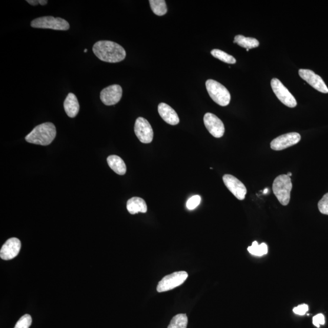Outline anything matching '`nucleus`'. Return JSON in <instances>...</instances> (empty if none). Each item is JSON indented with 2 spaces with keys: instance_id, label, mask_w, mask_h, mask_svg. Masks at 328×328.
<instances>
[{
  "instance_id": "25",
  "label": "nucleus",
  "mask_w": 328,
  "mask_h": 328,
  "mask_svg": "<svg viewBox=\"0 0 328 328\" xmlns=\"http://www.w3.org/2000/svg\"><path fill=\"white\" fill-rule=\"evenodd\" d=\"M318 208L322 214L328 215V193H326L318 203Z\"/></svg>"
},
{
  "instance_id": "13",
  "label": "nucleus",
  "mask_w": 328,
  "mask_h": 328,
  "mask_svg": "<svg viewBox=\"0 0 328 328\" xmlns=\"http://www.w3.org/2000/svg\"><path fill=\"white\" fill-rule=\"evenodd\" d=\"M300 76L315 89L323 93H328V88L323 80L319 75L310 70L301 69L298 72Z\"/></svg>"
},
{
  "instance_id": "2",
  "label": "nucleus",
  "mask_w": 328,
  "mask_h": 328,
  "mask_svg": "<svg viewBox=\"0 0 328 328\" xmlns=\"http://www.w3.org/2000/svg\"><path fill=\"white\" fill-rule=\"evenodd\" d=\"M57 131L54 125L46 122L39 125L26 136L28 142L47 146L51 144L56 136Z\"/></svg>"
},
{
  "instance_id": "10",
  "label": "nucleus",
  "mask_w": 328,
  "mask_h": 328,
  "mask_svg": "<svg viewBox=\"0 0 328 328\" xmlns=\"http://www.w3.org/2000/svg\"><path fill=\"white\" fill-rule=\"evenodd\" d=\"M122 96V88L119 85H113L101 91L100 97L103 104L107 106H114L120 100Z\"/></svg>"
},
{
  "instance_id": "28",
  "label": "nucleus",
  "mask_w": 328,
  "mask_h": 328,
  "mask_svg": "<svg viewBox=\"0 0 328 328\" xmlns=\"http://www.w3.org/2000/svg\"><path fill=\"white\" fill-rule=\"evenodd\" d=\"M308 311V306L306 304H300L293 309V312L295 314L299 316H304Z\"/></svg>"
},
{
  "instance_id": "11",
  "label": "nucleus",
  "mask_w": 328,
  "mask_h": 328,
  "mask_svg": "<svg viewBox=\"0 0 328 328\" xmlns=\"http://www.w3.org/2000/svg\"><path fill=\"white\" fill-rule=\"evenodd\" d=\"M204 123L206 129L213 137L220 138L224 135L225 128L221 120L211 113H206L204 117Z\"/></svg>"
},
{
  "instance_id": "19",
  "label": "nucleus",
  "mask_w": 328,
  "mask_h": 328,
  "mask_svg": "<svg viewBox=\"0 0 328 328\" xmlns=\"http://www.w3.org/2000/svg\"><path fill=\"white\" fill-rule=\"evenodd\" d=\"M235 44L247 49L257 48L260 45L259 42L254 38L245 37L243 35H238L234 38Z\"/></svg>"
},
{
  "instance_id": "17",
  "label": "nucleus",
  "mask_w": 328,
  "mask_h": 328,
  "mask_svg": "<svg viewBox=\"0 0 328 328\" xmlns=\"http://www.w3.org/2000/svg\"><path fill=\"white\" fill-rule=\"evenodd\" d=\"M127 208L128 211L132 215L136 214L139 212L146 213L147 211L146 201L139 197H133L127 201Z\"/></svg>"
},
{
  "instance_id": "8",
  "label": "nucleus",
  "mask_w": 328,
  "mask_h": 328,
  "mask_svg": "<svg viewBox=\"0 0 328 328\" xmlns=\"http://www.w3.org/2000/svg\"><path fill=\"white\" fill-rule=\"evenodd\" d=\"M134 132L141 142L150 144L152 142L154 135L152 127L144 117H140L136 119Z\"/></svg>"
},
{
  "instance_id": "9",
  "label": "nucleus",
  "mask_w": 328,
  "mask_h": 328,
  "mask_svg": "<svg viewBox=\"0 0 328 328\" xmlns=\"http://www.w3.org/2000/svg\"><path fill=\"white\" fill-rule=\"evenodd\" d=\"M301 136L299 133L292 132L283 134L272 141L271 148L275 151L283 150L296 145L300 142Z\"/></svg>"
},
{
  "instance_id": "18",
  "label": "nucleus",
  "mask_w": 328,
  "mask_h": 328,
  "mask_svg": "<svg viewBox=\"0 0 328 328\" xmlns=\"http://www.w3.org/2000/svg\"><path fill=\"white\" fill-rule=\"evenodd\" d=\"M108 166L113 171L119 175L126 173L127 167L122 158L117 155H111L108 157Z\"/></svg>"
},
{
  "instance_id": "3",
  "label": "nucleus",
  "mask_w": 328,
  "mask_h": 328,
  "mask_svg": "<svg viewBox=\"0 0 328 328\" xmlns=\"http://www.w3.org/2000/svg\"><path fill=\"white\" fill-rule=\"evenodd\" d=\"M293 189L291 177L287 175H281L275 179L272 185V190L275 196L283 206L290 203L291 192Z\"/></svg>"
},
{
  "instance_id": "6",
  "label": "nucleus",
  "mask_w": 328,
  "mask_h": 328,
  "mask_svg": "<svg viewBox=\"0 0 328 328\" xmlns=\"http://www.w3.org/2000/svg\"><path fill=\"white\" fill-rule=\"evenodd\" d=\"M188 278V274L185 271L174 272L166 275L159 282L157 286L158 293L169 291L181 285Z\"/></svg>"
},
{
  "instance_id": "5",
  "label": "nucleus",
  "mask_w": 328,
  "mask_h": 328,
  "mask_svg": "<svg viewBox=\"0 0 328 328\" xmlns=\"http://www.w3.org/2000/svg\"><path fill=\"white\" fill-rule=\"evenodd\" d=\"M31 26L34 28L50 29L57 31H67L70 27V24L65 19L52 16L35 18L31 22Z\"/></svg>"
},
{
  "instance_id": "32",
  "label": "nucleus",
  "mask_w": 328,
  "mask_h": 328,
  "mask_svg": "<svg viewBox=\"0 0 328 328\" xmlns=\"http://www.w3.org/2000/svg\"><path fill=\"white\" fill-rule=\"evenodd\" d=\"M286 175H287L288 176H290V177H291V176H292V175H292V173H291V172H289V173H288L286 174Z\"/></svg>"
},
{
  "instance_id": "4",
  "label": "nucleus",
  "mask_w": 328,
  "mask_h": 328,
  "mask_svg": "<svg viewBox=\"0 0 328 328\" xmlns=\"http://www.w3.org/2000/svg\"><path fill=\"white\" fill-rule=\"evenodd\" d=\"M206 86L209 96L215 102L222 107L228 106L231 101V96L227 88L219 82L212 79L207 80Z\"/></svg>"
},
{
  "instance_id": "24",
  "label": "nucleus",
  "mask_w": 328,
  "mask_h": 328,
  "mask_svg": "<svg viewBox=\"0 0 328 328\" xmlns=\"http://www.w3.org/2000/svg\"><path fill=\"white\" fill-rule=\"evenodd\" d=\"M32 321L30 315L25 314L17 321L14 328H29L31 325Z\"/></svg>"
},
{
  "instance_id": "16",
  "label": "nucleus",
  "mask_w": 328,
  "mask_h": 328,
  "mask_svg": "<svg viewBox=\"0 0 328 328\" xmlns=\"http://www.w3.org/2000/svg\"><path fill=\"white\" fill-rule=\"evenodd\" d=\"M64 109L68 116L71 118L76 116L79 112V103L74 94H68L64 101Z\"/></svg>"
},
{
  "instance_id": "23",
  "label": "nucleus",
  "mask_w": 328,
  "mask_h": 328,
  "mask_svg": "<svg viewBox=\"0 0 328 328\" xmlns=\"http://www.w3.org/2000/svg\"><path fill=\"white\" fill-rule=\"evenodd\" d=\"M211 54L213 57L219 59V60L229 64H235L236 61H237L232 55H229L224 51L219 50V49H213L211 51Z\"/></svg>"
},
{
  "instance_id": "22",
  "label": "nucleus",
  "mask_w": 328,
  "mask_h": 328,
  "mask_svg": "<svg viewBox=\"0 0 328 328\" xmlns=\"http://www.w3.org/2000/svg\"><path fill=\"white\" fill-rule=\"evenodd\" d=\"M249 253L261 257V256L268 254V245L265 243H262L260 245L258 244L257 241L252 242L251 246H249L248 249Z\"/></svg>"
},
{
  "instance_id": "7",
  "label": "nucleus",
  "mask_w": 328,
  "mask_h": 328,
  "mask_svg": "<svg viewBox=\"0 0 328 328\" xmlns=\"http://www.w3.org/2000/svg\"><path fill=\"white\" fill-rule=\"evenodd\" d=\"M271 84L274 93L282 103L290 108L297 106L296 99L278 78H272Z\"/></svg>"
},
{
  "instance_id": "33",
  "label": "nucleus",
  "mask_w": 328,
  "mask_h": 328,
  "mask_svg": "<svg viewBox=\"0 0 328 328\" xmlns=\"http://www.w3.org/2000/svg\"><path fill=\"white\" fill-rule=\"evenodd\" d=\"M87 51H88V50H87V49H85V50H84V52H87Z\"/></svg>"
},
{
  "instance_id": "14",
  "label": "nucleus",
  "mask_w": 328,
  "mask_h": 328,
  "mask_svg": "<svg viewBox=\"0 0 328 328\" xmlns=\"http://www.w3.org/2000/svg\"><path fill=\"white\" fill-rule=\"evenodd\" d=\"M21 246V241L19 239L16 238L9 239L2 246L0 251V257L4 260H12L18 255Z\"/></svg>"
},
{
  "instance_id": "26",
  "label": "nucleus",
  "mask_w": 328,
  "mask_h": 328,
  "mask_svg": "<svg viewBox=\"0 0 328 328\" xmlns=\"http://www.w3.org/2000/svg\"><path fill=\"white\" fill-rule=\"evenodd\" d=\"M201 201V198L200 196H193L188 200V202H187V208H188L190 211H192V210H194L199 205Z\"/></svg>"
},
{
  "instance_id": "30",
  "label": "nucleus",
  "mask_w": 328,
  "mask_h": 328,
  "mask_svg": "<svg viewBox=\"0 0 328 328\" xmlns=\"http://www.w3.org/2000/svg\"><path fill=\"white\" fill-rule=\"evenodd\" d=\"M48 3V1H46V0H39V4L41 5H46Z\"/></svg>"
},
{
  "instance_id": "20",
  "label": "nucleus",
  "mask_w": 328,
  "mask_h": 328,
  "mask_svg": "<svg viewBox=\"0 0 328 328\" xmlns=\"http://www.w3.org/2000/svg\"><path fill=\"white\" fill-rule=\"evenodd\" d=\"M149 3L154 14L158 16L166 14L167 7L166 1L164 0H150Z\"/></svg>"
},
{
  "instance_id": "31",
  "label": "nucleus",
  "mask_w": 328,
  "mask_h": 328,
  "mask_svg": "<svg viewBox=\"0 0 328 328\" xmlns=\"http://www.w3.org/2000/svg\"><path fill=\"white\" fill-rule=\"evenodd\" d=\"M268 191H269V189L268 188L265 189L263 192L264 194H266Z\"/></svg>"
},
{
  "instance_id": "12",
  "label": "nucleus",
  "mask_w": 328,
  "mask_h": 328,
  "mask_svg": "<svg viewBox=\"0 0 328 328\" xmlns=\"http://www.w3.org/2000/svg\"><path fill=\"white\" fill-rule=\"evenodd\" d=\"M223 182L233 195L239 200H244L247 189L244 183L236 177L231 175H225L222 177Z\"/></svg>"
},
{
  "instance_id": "29",
  "label": "nucleus",
  "mask_w": 328,
  "mask_h": 328,
  "mask_svg": "<svg viewBox=\"0 0 328 328\" xmlns=\"http://www.w3.org/2000/svg\"><path fill=\"white\" fill-rule=\"evenodd\" d=\"M27 2L32 6H36L39 4V0H28Z\"/></svg>"
},
{
  "instance_id": "1",
  "label": "nucleus",
  "mask_w": 328,
  "mask_h": 328,
  "mask_svg": "<svg viewBox=\"0 0 328 328\" xmlns=\"http://www.w3.org/2000/svg\"><path fill=\"white\" fill-rule=\"evenodd\" d=\"M93 51L98 58L108 63H118L126 57L124 48L114 42L98 41L94 45Z\"/></svg>"
},
{
  "instance_id": "15",
  "label": "nucleus",
  "mask_w": 328,
  "mask_h": 328,
  "mask_svg": "<svg viewBox=\"0 0 328 328\" xmlns=\"http://www.w3.org/2000/svg\"><path fill=\"white\" fill-rule=\"evenodd\" d=\"M158 112L162 119L167 124L176 126L179 123L178 114L169 105L160 103L158 106Z\"/></svg>"
},
{
  "instance_id": "27",
  "label": "nucleus",
  "mask_w": 328,
  "mask_h": 328,
  "mask_svg": "<svg viewBox=\"0 0 328 328\" xmlns=\"http://www.w3.org/2000/svg\"><path fill=\"white\" fill-rule=\"evenodd\" d=\"M313 323L314 326L320 327V325H323L325 323V319L322 314H319L314 316L313 319Z\"/></svg>"
},
{
  "instance_id": "21",
  "label": "nucleus",
  "mask_w": 328,
  "mask_h": 328,
  "mask_svg": "<svg viewBox=\"0 0 328 328\" xmlns=\"http://www.w3.org/2000/svg\"><path fill=\"white\" fill-rule=\"evenodd\" d=\"M188 318L186 314L176 315L170 321L168 328H187Z\"/></svg>"
}]
</instances>
